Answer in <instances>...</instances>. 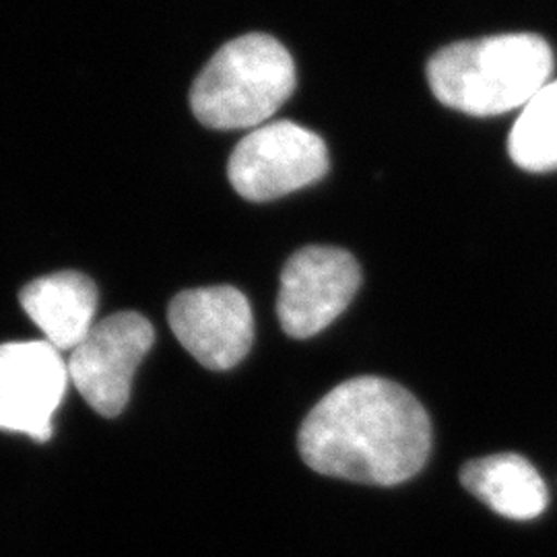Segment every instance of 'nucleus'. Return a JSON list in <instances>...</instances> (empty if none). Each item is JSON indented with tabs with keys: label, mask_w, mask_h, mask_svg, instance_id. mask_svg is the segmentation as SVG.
<instances>
[{
	"label": "nucleus",
	"mask_w": 557,
	"mask_h": 557,
	"mask_svg": "<svg viewBox=\"0 0 557 557\" xmlns=\"http://www.w3.org/2000/svg\"><path fill=\"white\" fill-rule=\"evenodd\" d=\"M299 455L326 478L398 485L416 478L432 450V423L397 382L359 376L335 386L299 428Z\"/></svg>",
	"instance_id": "nucleus-1"
},
{
	"label": "nucleus",
	"mask_w": 557,
	"mask_h": 557,
	"mask_svg": "<svg viewBox=\"0 0 557 557\" xmlns=\"http://www.w3.org/2000/svg\"><path fill=\"white\" fill-rule=\"evenodd\" d=\"M552 73V46L535 34L457 41L428 62V83L440 103L471 116L524 108Z\"/></svg>",
	"instance_id": "nucleus-2"
},
{
	"label": "nucleus",
	"mask_w": 557,
	"mask_h": 557,
	"mask_svg": "<svg viewBox=\"0 0 557 557\" xmlns=\"http://www.w3.org/2000/svg\"><path fill=\"white\" fill-rule=\"evenodd\" d=\"M296 87V64L287 48L267 34L227 41L190 91L200 124L215 131L260 126L271 119Z\"/></svg>",
	"instance_id": "nucleus-3"
},
{
	"label": "nucleus",
	"mask_w": 557,
	"mask_h": 557,
	"mask_svg": "<svg viewBox=\"0 0 557 557\" xmlns=\"http://www.w3.org/2000/svg\"><path fill=\"white\" fill-rule=\"evenodd\" d=\"M326 170L324 140L296 122L278 120L239 140L227 163V178L239 197L264 202L319 182Z\"/></svg>",
	"instance_id": "nucleus-4"
},
{
	"label": "nucleus",
	"mask_w": 557,
	"mask_h": 557,
	"mask_svg": "<svg viewBox=\"0 0 557 557\" xmlns=\"http://www.w3.org/2000/svg\"><path fill=\"white\" fill-rule=\"evenodd\" d=\"M153 341L156 331L139 312L100 320L71 351L69 380L101 418H116L128 405L135 372Z\"/></svg>",
	"instance_id": "nucleus-5"
},
{
	"label": "nucleus",
	"mask_w": 557,
	"mask_h": 557,
	"mask_svg": "<svg viewBox=\"0 0 557 557\" xmlns=\"http://www.w3.org/2000/svg\"><path fill=\"white\" fill-rule=\"evenodd\" d=\"M361 271L347 250L308 246L285 262L278 285L281 329L294 338H310L347 310L358 294Z\"/></svg>",
	"instance_id": "nucleus-6"
},
{
	"label": "nucleus",
	"mask_w": 557,
	"mask_h": 557,
	"mask_svg": "<svg viewBox=\"0 0 557 557\" xmlns=\"http://www.w3.org/2000/svg\"><path fill=\"white\" fill-rule=\"evenodd\" d=\"M69 382L66 361L50 343L0 345V430L48 442Z\"/></svg>",
	"instance_id": "nucleus-7"
},
{
	"label": "nucleus",
	"mask_w": 557,
	"mask_h": 557,
	"mask_svg": "<svg viewBox=\"0 0 557 557\" xmlns=\"http://www.w3.org/2000/svg\"><path fill=\"white\" fill-rule=\"evenodd\" d=\"M168 320L182 347L218 372L238 366L255 341L250 301L230 285L182 292L172 299Z\"/></svg>",
	"instance_id": "nucleus-8"
},
{
	"label": "nucleus",
	"mask_w": 557,
	"mask_h": 557,
	"mask_svg": "<svg viewBox=\"0 0 557 557\" xmlns=\"http://www.w3.org/2000/svg\"><path fill=\"white\" fill-rule=\"evenodd\" d=\"M21 308L54 349L73 351L96 324L98 287L77 271H59L29 281L20 294Z\"/></svg>",
	"instance_id": "nucleus-9"
},
{
	"label": "nucleus",
	"mask_w": 557,
	"mask_h": 557,
	"mask_svg": "<svg viewBox=\"0 0 557 557\" xmlns=\"http://www.w3.org/2000/svg\"><path fill=\"white\" fill-rule=\"evenodd\" d=\"M460 483L496 515L510 520H533L549 506V490L533 462L517 453L469 460Z\"/></svg>",
	"instance_id": "nucleus-10"
},
{
	"label": "nucleus",
	"mask_w": 557,
	"mask_h": 557,
	"mask_svg": "<svg viewBox=\"0 0 557 557\" xmlns=\"http://www.w3.org/2000/svg\"><path fill=\"white\" fill-rule=\"evenodd\" d=\"M508 153L520 170H557V81L522 108L508 137Z\"/></svg>",
	"instance_id": "nucleus-11"
}]
</instances>
